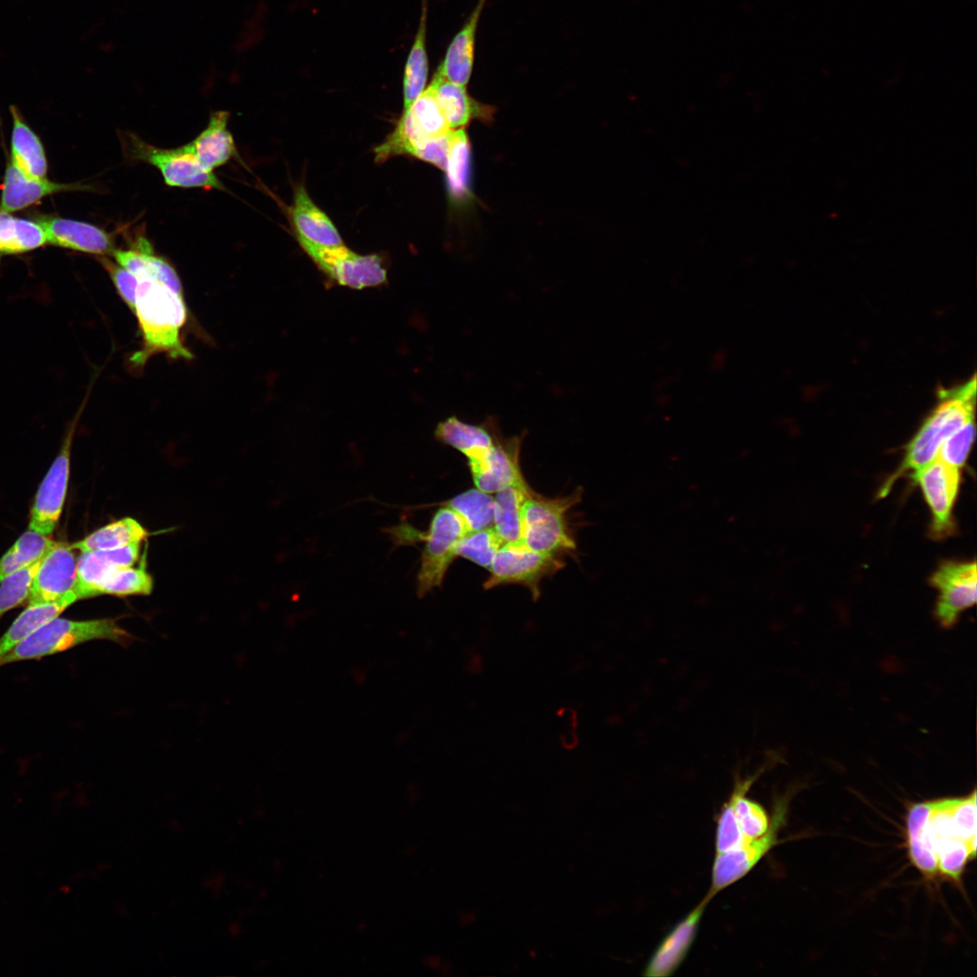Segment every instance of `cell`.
I'll list each match as a JSON object with an SVG mask.
<instances>
[{"mask_svg":"<svg viewBox=\"0 0 977 977\" xmlns=\"http://www.w3.org/2000/svg\"><path fill=\"white\" fill-rule=\"evenodd\" d=\"M976 791L910 805L906 842L913 866L928 879L960 883L976 857Z\"/></svg>","mask_w":977,"mask_h":977,"instance_id":"6da1fadb","label":"cell"},{"mask_svg":"<svg viewBox=\"0 0 977 977\" xmlns=\"http://www.w3.org/2000/svg\"><path fill=\"white\" fill-rule=\"evenodd\" d=\"M134 313L142 344L130 357L132 365L144 366L152 356L159 354L173 359L194 357L181 338L182 328L187 320L183 296L157 281L139 279Z\"/></svg>","mask_w":977,"mask_h":977,"instance_id":"7a4b0ae2","label":"cell"},{"mask_svg":"<svg viewBox=\"0 0 977 977\" xmlns=\"http://www.w3.org/2000/svg\"><path fill=\"white\" fill-rule=\"evenodd\" d=\"M976 376L949 389L938 390V403L906 447L899 467L882 485L885 497L905 473L913 472L936 459L943 442L969 419L975 417Z\"/></svg>","mask_w":977,"mask_h":977,"instance_id":"3957f363","label":"cell"},{"mask_svg":"<svg viewBox=\"0 0 977 977\" xmlns=\"http://www.w3.org/2000/svg\"><path fill=\"white\" fill-rule=\"evenodd\" d=\"M97 640L127 646L135 637L119 626L115 618L75 621L58 616L19 643L0 660V667L17 661L39 659Z\"/></svg>","mask_w":977,"mask_h":977,"instance_id":"277c9868","label":"cell"},{"mask_svg":"<svg viewBox=\"0 0 977 977\" xmlns=\"http://www.w3.org/2000/svg\"><path fill=\"white\" fill-rule=\"evenodd\" d=\"M581 497V488L567 497L554 499L539 498L530 491L522 506V543L546 554L574 551L575 542L566 526L565 514Z\"/></svg>","mask_w":977,"mask_h":977,"instance_id":"5b68a950","label":"cell"},{"mask_svg":"<svg viewBox=\"0 0 977 977\" xmlns=\"http://www.w3.org/2000/svg\"><path fill=\"white\" fill-rule=\"evenodd\" d=\"M123 145L130 160L144 162L157 168L168 186L225 189L213 172L200 166L189 143L175 148L157 147L136 134L127 132L123 136Z\"/></svg>","mask_w":977,"mask_h":977,"instance_id":"8992f818","label":"cell"},{"mask_svg":"<svg viewBox=\"0 0 977 977\" xmlns=\"http://www.w3.org/2000/svg\"><path fill=\"white\" fill-rule=\"evenodd\" d=\"M469 532L463 518L451 507L443 506L435 512L428 532L421 535V541H425V545L417 574L420 597L442 584L456 557L457 545Z\"/></svg>","mask_w":977,"mask_h":977,"instance_id":"52a82bcc","label":"cell"},{"mask_svg":"<svg viewBox=\"0 0 977 977\" xmlns=\"http://www.w3.org/2000/svg\"><path fill=\"white\" fill-rule=\"evenodd\" d=\"M788 804V795L775 801L770 827L764 835L751 839L735 850L715 854L710 887L705 898L711 901L720 891L743 878L781 842L778 833L785 823Z\"/></svg>","mask_w":977,"mask_h":977,"instance_id":"ba28073f","label":"cell"},{"mask_svg":"<svg viewBox=\"0 0 977 977\" xmlns=\"http://www.w3.org/2000/svg\"><path fill=\"white\" fill-rule=\"evenodd\" d=\"M451 130L430 84L403 112L394 130L375 149V160L384 161L394 155L408 154L422 141L446 135Z\"/></svg>","mask_w":977,"mask_h":977,"instance_id":"9c48e42d","label":"cell"},{"mask_svg":"<svg viewBox=\"0 0 977 977\" xmlns=\"http://www.w3.org/2000/svg\"><path fill=\"white\" fill-rule=\"evenodd\" d=\"M564 564L557 555L532 550L523 543L503 544L493 558L490 575L483 586L491 589L519 583L529 589L536 601L540 596L541 579L555 574Z\"/></svg>","mask_w":977,"mask_h":977,"instance_id":"30bf717a","label":"cell"},{"mask_svg":"<svg viewBox=\"0 0 977 977\" xmlns=\"http://www.w3.org/2000/svg\"><path fill=\"white\" fill-rule=\"evenodd\" d=\"M298 241L318 267L339 285L362 289L387 280L382 259L376 254L359 255L345 245L326 247L301 238Z\"/></svg>","mask_w":977,"mask_h":977,"instance_id":"8fae6325","label":"cell"},{"mask_svg":"<svg viewBox=\"0 0 977 977\" xmlns=\"http://www.w3.org/2000/svg\"><path fill=\"white\" fill-rule=\"evenodd\" d=\"M87 398L88 395L75 414L61 450L38 488L31 509L29 529L44 536H49L55 529L62 511L70 474L72 440Z\"/></svg>","mask_w":977,"mask_h":977,"instance_id":"7c38bea8","label":"cell"},{"mask_svg":"<svg viewBox=\"0 0 977 977\" xmlns=\"http://www.w3.org/2000/svg\"><path fill=\"white\" fill-rule=\"evenodd\" d=\"M932 514L930 536L943 539L954 532L953 509L961 484V470L935 459L913 473Z\"/></svg>","mask_w":977,"mask_h":977,"instance_id":"4fadbf2b","label":"cell"},{"mask_svg":"<svg viewBox=\"0 0 977 977\" xmlns=\"http://www.w3.org/2000/svg\"><path fill=\"white\" fill-rule=\"evenodd\" d=\"M976 562L947 561L930 578L938 592L934 616L943 627L956 623L960 615L976 603Z\"/></svg>","mask_w":977,"mask_h":977,"instance_id":"5bb4252c","label":"cell"},{"mask_svg":"<svg viewBox=\"0 0 977 977\" xmlns=\"http://www.w3.org/2000/svg\"><path fill=\"white\" fill-rule=\"evenodd\" d=\"M708 903L709 901L703 897L663 936L644 967V976L669 977L678 970L696 940Z\"/></svg>","mask_w":977,"mask_h":977,"instance_id":"9a60e30c","label":"cell"},{"mask_svg":"<svg viewBox=\"0 0 977 977\" xmlns=\"http://www.w3.org/2000/svg\"><path fill=\"white\" fill-rule=\"evenodd\" d=\"M73 550L71 545L54 542L41 561L28 605L52 602L74 592L78 558Z\"/></svg>","mask_w":977,"mask_h":977,"instance_id":"2e32d148","label":"cell"},{"mask_svg":"<svg viewBox=\"0 0 977 977\" xmlns=\"http://www.w3.org/2000/svg\"><path fill=\"white\" fill-rule=\"evenodd\" d=\"M44 229L47 242L60 248L111 257L117 247L112 232L82 221L43 215L35 219Z\"/></svg>","mask_w":977,"mask_h":977,"instance_id":"e0dca14e","label":"cell"},{"mask_svg":"<svg viewBox=\"0 0 977 977\" xmlns=\"http://www.w3.org/2000/svg\"><path fill=\"white\" fill-rule=\"evenodd\" d=\"M521 441L520 436L502 440L497 434L485 458L469 463L477 488L492 494L525 480L519 465Z\"/></svg>","mask_w":977,"mask_h":977,"instance_id":"ac0fdd59","label":"cell"},{"mask_svg":"<svg viewBox=\"0 0 977 977\" xmlns=\"http://www.w3.org/2000/svg\"><path fill=\"white\" fill-rule=\"evenodd\" d=\"M141 543L119 548L83 552L78 558L74 593L79 600L99 595L102 583L117 569L134 566L140 556Z\"/></svg>","mask_w":977,"mask_h":977,"instance_id":"d6986e66","label":"cell"},{"mask_svg":"<svg viewBox=\"0 0 977 977\" xmlns=\"http://www.w3.org/2000/svg\"><path fill=\"white\" fill-rule=\"evenodd\" d=\"M89 190H92V187L80 183L64 184L50 181L46 177H28L9 161L1 186L0 210L13 213L54 194Z\"/></svg>","mask_w":977,"mask_h":977,"instance_id":"ffe728a7","label":"cell"},{"mask_svg":"<svg viewBox=\"0 0 977 977\" xmlns=\"http://www.w3.org/2000/svg\"><path fill=\"white\" fill-rule=\"evenodd\" d=\"M111 257L138 278L157 281L183 296V286L175 269L155 252L146 237L137 236L128 247L117 248Z\"/></svg>","mask_w":977,"mask_h":977,"instance_id":"44dd1931","label":"cell"},{"mask_svg":"<svg viewBox=\"0 0 977 977\" xmlns=\"http://www.w3.org/2000/svg\"><path fill=\"white\" fill-rule=\"evenodd\" d=\"M487 0H479L462 28L451 42L435 73L458 85L468 84L474 64L478 24Z\"/></svg>","mask_w":977,"mask_h":977,"instance_id":"7402d4cb","label":"cell"},{"mask_svg":"<svg viewBox=\"0 0 977 977\" xmlns=\"http://www.w3.org/2000/svg\"><path fill=\"white\" fill-rule=\"evenodd\" d=\"M495 421L487 420L480 425L470 424L456 416L439 422L435 437L464 454L469 463L481 460L495 442L498 434Z\"/></svg>","mask_w":977,"mask_h":977,"instance_id":"603a6c76","label":"cell"},{"mask_svg":"<svg viewBox=\"0 0 977 977\" xmlns=\"http://www.w3.org/2000/svg\"><path fill=\"white\" fill-rule=\"evenodd\" d=\"M229 119L230 113L226 110L213 112L205 128L189 142L198 163L209 172H213L238 155L233 137L228 128Z\"/></svg>","mask_w":977,"mask_h":977,"instance_id":"cb8c5ba5","label":"cell"},{"mask_svg":"<svg viewBox=\"0 0 977 977\" xmlns=\"http://www.w3.org/2000/svg\"><path fill=\"white\" fill-rule=\"evenodd\" d=\"M290 214L297 238L326 247L344 245L334 223L314 204L303 186L296 189Z\"/></svg>","mask_w":977,"mask_h":977,"instance_id":"d4e9b609","label":"cell"},{"mask_svg":"<svg viewBox=\"0 0 977 977\" xmlns=\"http://www.w3.org/2000/svg\"><path fill=\"white\" fill-rule=\"evenodd\" d=\"M10 162L26 176L45 178L48 163L43 145L15 106H10Z\"/></svg>","mask_w":977,"mask_h":977,"instance_id":"484cf974","label":"cell"},{"mask_svg":"<svg viewBox=\"0 0 977 977\" xmlns=\"http://www.w3.org/2000/svg\"><path fill=\"white\" fill-rule=\"evenodd\" d=\"M769 766L767 763L754 774L745 778H742L739 773H735L734 787L726 800L733 809L740 830L750 839L764 835L771 824V816L764 807L747 796L753 783Z\"/></svg>","mask_w":977,"mask_h":977,"instance_id":"4316f807","label":"cell"},{"mask_svg":"<svg viewBox=\"0 0 977 977\" xmlns=\"http://www.w3.org/2000/svg\"><path fill=\"white\" fill-rule=\"evenodd\" d=\"M451 129L462 128L479 117L491 116L492 109L473 100L466 87L442 79L437 73L430 83Z\"/></svg>","mask_w":977,"mask_h":977,"instance_id":"83f0119b","label":"cell"},{"mask_svg":"<svg viewBox=\"0 0 977 977\" xmlns=\"http://www.w3.org/2000/svg\"><path fill=\"white\" fill-rule=\"evenodd\" d=\"M78 600L72 592L52 602L29 604L0 637V660L35 630L58 617Z\"/></svg>","mask_w":977,"mask_h":977,"instance_id":"f1b7e54d","label":"cell"},{"mask_svg":"<svg viewBox=\"0 0 977 977\" xmlns=\"http://www.w3.org/2000/svg\"><path fill=\"white\" fill-rule=\"evenodd\" d=\"M530 491L523 480L496 492L493 527L504 544L522 543V506Z\"/></svg>","mask_w":977,"mask_h":977,"instance_id":"f546056e","label":"cell"},{"mask_svg":"<svg viewBox=\"0 0 977 977\" xmlns=\"http://www.w3.org/2000/svg\"><path fill=\"white\" fill-rule=\"evenodd\" d=\"M47 243L44 229L36 220L0 210V259L27 253Z\"/></svg>","mask_w":977,"mask_h":977,"instance_id":"4dcf8cb0","label":"cell"},{"mask_svg":"<svg viewBox=\"0 0 977 977\" xmlns=\"http://www.w3.org/2000/svg\"><path fill=\"white\" fill-rule=\"evenodd\" d=\"M148 536V531L138 521L128 517L95 530L71 546L81 553L109 550L142 543Z\"/></svg>","mask_w":977,"mask_h":977,"instance_id":"1f68e13d","label":"cell"},{"mask_svg":"<svg viewBox=\"0 0 977 977\" xmlns=\"http://www.w3.org/2000/svg\"><path fill=\"white\" fill-rule=\"evenodd\" d=\"M427 0H422L419 27L409 52L403 78V111L407 110L425 90L428 75L426 51Z\"/></svg>","mask_w":977,"mask_h":977,"instance_id":"d6a6232c","label":"cell"},{"mask_svg":"<svg viewBox=\"0 0 977 977\" xmlns=\"http://www.w3.org/2000/svg\"><path fill=\"white\" fill-rule=\"evenodd\" d=\"M48 536L28 529L0 558V583L11 574L41 559L52 546Z\"/></svg>","mask_w":977,"mask_h":977,"instance_id":"836d02e7","label":"cell"},{"mask_svg":"<svg viewBox=\"0 0 977 977\" xmlns=\"http://www.w3.org/2000/svg\"><path fill=\"white\" fill-rule=\"evenodd\" d=\"M470 145L463 128L450 132L449 150L445 171L451 194L464 197L469 191Z\"/></svg>","mask_w":977,"mask_h":977,"instance_id":"e575fe53","label":"cell"},{"mask_svg":"<svg viewBox=\"0 0 977 977\" xmlns=\"http://www.w3.org/2000/svg\"><path fill=\"white\" fill-rule=\"evenodd\" d=\"M465 521L470 531L493 526L494 498L479 488L470 489L446 501Z\"/></svg>","mask_w":977,"mask_h":977,"instance_id":"d590c367","label":"cell"},{"mask_svg":"<svg viewBox=\"0 0 977 977\" xmlns=\"http://www.w3.org/2000/svg\"><path fill=\"white\" fill-rule=\"evenodd\" d=\"M153 590V578L144 568L124 567L117 569L100 586L99 595L119 597L148 595Z\"/></svg>","mask_w":977,"mask_h":977,"instance_id":"8d00e7d4","label":"cell"},{"mask_svg":"<svg viewBox=\"0 0 977 977\" xmlns=\"http://www.w3.org/2000/svg\"><path fill=\"white\" fill-rule=\"evenodd\" d=\"M493 526L469 532L458 544L456 557H463L489 570L493 558L503 545Z\"/></svg>","mask_w":977,"mask_h":977,"instance_id":"74e56055","label":"cell"},{"mask_svg":"<svg viewBox=\"0 0 977 977\" xmlns=\"http://www.w3.org/2000/svg\"><path fill=\"white\" fill-rule=\"evenodd\" d=\"M43 557L11 574L0 583V618L28 599Z\"/></svg>","mask_w":977,"mask_h":977,"instance_id":"f35d334b","label":"cell"},{"mask_svg":"<svg viewBox=\"0 0 977 977\" xmlns=\"http://www.w3.org/2000/svg\"><path fill=\"white\" fill-rule=\"evenodd\" d=\"M975 435V417H972L948 436L941 445L936 459L961 470L968 459Z\"/></svg>","mask_w":977,"mask_h":977,"instance_id":"ab89813d","label":"cell"},{"mask_svg":"<svg viewBox=\"0 0 977 977\" xmlns=\"http://www.w3.org/2000/svg\"><path fill=\"white\" fill-rule=\"evenodd\" d=\"M750 839L740 830L733 809L726 801L716 819L715 854L726 853L743 847Z\"/></svg>","mask_w":977,"mask_h":977,"instance_id":"60d3db41","label":"cell"},{"mask_svg":"<svg viewBox=\"0 0 977 977\" xmlns=\"http://www.w3.org/2000/svg\"><path fill=\"white\" fill-rule=\"evenodd\" d=\"M97 260L109 273L119 295L134 312L139 279L110 257H97Z\"/></svg>","mask_w":977,"mask_h":977,"instance_id":"b9f144b4","label":"cell"},{"mask_svg":"<svg viewBox=\"0 0 977 977\" xmlns=\"http://www.w3.org/2000/svg\"><path fill=\"white\" fill-rule=\"evenodd\" d=\"M450 132L446 135L418 143L409 150L408 154L445 170L449 150Z\"/></svg>","mask_w":977,"mask_h":977,"instance_id":"7bdbcfd3","label":"cell"},{"mask_svg":"<svg viewBox=\"0 0 977 977\" xmlns=\"http://www.w3.org/2000/svg\"><path fill=\"white\" fill-rule=\"evenodd\" d=\"M727 359V353L725 349H717L711 357L710 368L713 371L718 372L724 369Z\"/></svg>","mask_w":977,"mask_h":977,"instance_id":"ee69618b","label":"cell"}]
</instances>
